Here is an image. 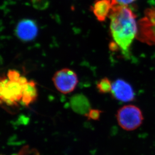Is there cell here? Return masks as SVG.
I'll return each mask as SVG.
<instances>
[{
	"label": "cell",
	"instance_id": "obj_1",
	"mask_svg": "<svg viewBox=\"0 0 155 155\" xmlns=\"http://www.w3.org/2000/svg\"><path fill=\"white\" fill-rule=\"evenodd\" d=\"M110 29L115 42L123 54L127 55L138 33L136 15L127 6H113L110 14Z\"/></svg>",
	"mask_w": 155,
	"mask_h": 155
},
{
	"label": "cell",
	"instance_id": "obj_2",
	"mask_svg": "<svg viewBox=\"0 0 155 155\" xmlns=\"http://www.w3.org/2000/svg\"><path fill=\"white\" fill-rule=\"evenodd\" d=\"M28 81L23 76L19 81H10L6 76H2L0 82L1 103L11 106L17 105L22 101L23 86Z\"/></svg>",
	"mask_w": 155,
	"mask_h": 155
},
{
	"label": "cell",
	"instance_id": "obj_3",
	"mask_svg": "<svg viewBox=\"0 0 155 155\" xmlns=\"http://www.w3.org/2000/svg\"><path fill=\"white\" fill-rule=\"evenodd\" d=\"M116 117L121 129L127 131H133L143 124V116L139 107L134 104H127L117 110Z\"/></svg>",
	"mask_w": 155,
	"mask_h": 155
},
{
	"label": "cell",
	"instance_id": "obj_4",
	"mask_svg": "<svg viewBox=\"0 0 155 155\" xmlns=\"http://www.w3.org/2000/svg\"><path fill=\"white\" fill-rule=\"evenodd\" d=\"M145 17L139 22L137 39L147 44L155 45V8L147 9Z\"/></svg>",
	"mask_w": 155,
	"mask_h": 155
},
{
	"label": "cell",
	"instance_id": "obj_5",
	"mask_svg": "<svg viewBox=\"0 0 155 155\" xmlns=\"http://www.w3.org/2000/svg\"><path fill=\"white\" fill-rule=\"evenodd\" d=\"M52 81L56 88L62 94H70L78 84V79L75 72L69 68H63L54 74Z\"/></svg>",
	"mask_w": 155,
	"mask_h": 155
},
{
	"label": "cell",
	"instance_id": "obj_6",
	"mask_svg": "<svg viewBox=\"0 0 155 155\" xmlns=\"http://www.w3.org/2000/svg\"><path fill=\"white\" fill-rule=\"evenodd\" d=\"M110 92L114 98L121 102L129 103L135 100L133 88L123 79H118L113 82Z\"/></svg>",
	"mask_w": 155,
	"mask_h": 155
},
{
	"label": "cell",
	"instance_id": "obj_7",
	"mask_svg": "<svg viewBox=\"0 0 155 155\" xmlns=\"http://www.w3.org/2000/svg\"><path fill=\"white\" fill-rule=\"evenodd\" d=\"M37 33L38 28L36 24L31 20H22L17 26V36L23 41L32 40L36 36Z\"/></svg>",
	"mask_w": 155,
	"mask_h": 155
},
{
	"label": "cell",
	"instance_id": "obj_8",
	"mask_svg": "<svg viewBox=\"0 0 155 155\" xmlns=\"http://www.w3.org/2000/svg\"><path fill=\"white\" fill-rule=\"evenodd\" d=\"M112 7L111 0H96L92 11L97 20L104 22L110 15Z\"/></svg>",
	"mask_w": 155,
	"mask_h": 155
},
{
	"label": "cell",
	"instance_id": "obj_9",
	"mask_svg": "<svg viewBox=\"0 0 155 155\" xmlns=\"http://www.w3.org/2000/svg\"><path fill=\"white\" fill-rule=\"evenodd\" d=\"M70 105L73 111L85 116L91 110L89 101L85 96L81 94L72 97L70 100Z\"/></svg>",
	"mask_w": 155,
	"mask_h": 155
},
{
	"label": "cell",
	"instance_id": "obj_10",
	"mask_svg": "<svg viewBox=\"0 0 155 155\" xmlns=\"http://www.w3.org/2000/svg\"><path fill=\"white\" fill-rule=\"evenodd\" d=\"M38 97V91L36 84L33 81H28L23 86V104L28 107L36 101Z\"/></svg>",
	"mask_w": 155,
	"mask_h": 155
},
{
	"label": "cell",
	"instance_id": "obj_11",
	"mask_svg": "<svg viewBox=\"0 0 155 155\" xmlns=\"http://www.w3.org/2000/svg\"><path fill=\"white\" fill-rule=\"evenodd\" d=\"M112 84L110 79L107 78H104L101 79L97 84V88L99 92L101 94H107L111 92L112 89Z\"/></svg>",
	"mask_w": 155,
	"mask_h": 155
},
{
	"label": "cell",
	"instance_id": "obj_12",
	"mask_svg": "<svg viewBox=\"0 0 155 155\" xmlns=\"http://www.w3.org/2000/svg\"><path fill=\"white\" fill-rule=\"evenodd\" d=\"M102 111L97 109H91L85 117H87L89 120H98L100 119Z\"/></svg>",
	"mask_w": 155,
	"mask_h": 155
},
{
	"label": "cell",
	"instance_id": "obj_13",
	"mask_svg": "<svg viewBox=\"0 0 155 155\" xmlns=\"http://www.w3.org/2000/svg\"><path fill=\"white\" fill-rule=\"evenodd\" d=\"M14 155H39L36 151L34 152L33 150H30L28 147L23 148L18 154Z\"/></svg>",
	"mask_w": 155,
	"mask_h": 155
},
{
	"label": "cell",
	"instance_id": "obj_14",
	"mask_svg": "<svg viewBox=\"0 0 155 155\" xmlns=\"http://www.w3.org/2000/svg\"><path fill=\"white\" fill-rule=\"evenodd\" d=\"M135 1L136 0H111L113 6H127Z\"/></svg>",
	"mask_w": 155,
	"mask_h": 155
},
{
	"label": "cell",
	"instance_id": "obj_15",
	"mask_svg": "<svg viewBox=\"0 0 155 155\" xmlns=\"http://www.w3.org/2000/svg\"><path fill=\"white\" fill-rule=\"evenodd\" d=\"M32 3L37 8H44L48 6V0H32Z\"/></svg>",
	"mask_w": 155,
	"mask_h": 155
},
{
	"label": "cell",
	"instance_id": "obj_16",
	"mask_svg": "<svg viewBox=\"0 0 155 155\" xmlns=\"http://www.w3.org/2000/svg\"><path fill=\"white\" fill-rule=\"evenodd\" d=\"M118 47H119V46H118L116 42L111 43L110 44V49H111V50H113V51L117 50Z\"/></svg>",
	"mask_w": 155,
	"mask_h": 155
}]
</instances>
